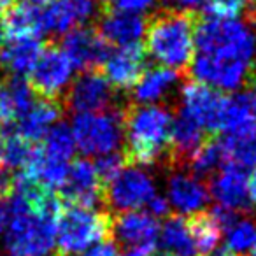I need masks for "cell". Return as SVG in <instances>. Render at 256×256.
<instances>
[{
  "label": "cell",
  "mask_w": 256,
  "mask_h": 256,
  "mask_svg": "<svg viewBox=\"0 0 256 256\" xmlns=\"http://www.w3.org/2000/svg\"><path fill=\"white\" fill-rule=\"evenodd\" d=\"M254 56H256V46H254ZM254 60H256V58H254ZM252 70H254V72H256V67H254V68H252Z\"/></svg>",
  "instance_id": "c3c4849f"
},
{
  "label": "cell",
  "mask_w": 256,
  "mask_h": 256,
  "mask_svg": "<svg viewBox=\"0 0 256 256\" xmlns=\"http://www.w3.org/2000/svg\"><path fill=\"white\" fill-rule=\"evenodd\" d=\"M102 67L104 78L114 90H134L146 72V50L139 42L118 48L116 51H109Z\"/></svg>",
  "instance_id": "9a60e30c"
},
{
  "label": "cell",
  "mask_w": 256,
  "mask_h": 256,
  "mask_svg": "<svg viewBox=\"0 0 256 256\" xmlns=\"http://www.w3.org/2000/svg\"><path fill=\"white\" fill-rule=\"evenodd\" d=\"M72 134L76 139V148H79L88 156L116 153L123 142L121 107L102 112L76 114Z\"/></svg>",
  "instance_id": "8992f818"
},
{
  "label": "cell",
  "mask_w": 256,
  "mask_h": 256,
  "mask_svg": "<svg viewBox=\"0 0 256 256\" xmlns=\"http://www.w3.org/2000/svg\"><path fill=\"white\" fill-rule=\"evenodd\" d=\"M25 2H28V4H32V6H42V4L51 2V0H25Z\"/></svg>",
  "instance_id": "f6af8a7d"
},
{
  "label": "cell",
  "mask_w": 256,
  "mask_h": 256,
  "mask_svg": "<svg viewBox=\"0 0 256 256\" xmlns=\"http://www.w3.org/2000/svg\"><path fill=\"white\" fill-rule=\"evenodd\" d=\"M6 37H8V34H6L4 20H2V16H0V46H2V42L6 40Z\"/></svg>",
  "instance_id": "7bdbcfd3"
},
{
  "label": "cell",
  "mask_w": 256,
  "mask_h": 256,
  "mask_svg": "<svg viewBox=\"0 0 256 256\" xmlns=\"http://www.w3.org/2000/svg\"><path fill=\"white\" fill-rule=\"evenodd\" d=\"M42 48L36 37H9L0 46V65L8 72L22 78L34 68Z\"/></svg>",
  "instance_id": "44dd1931"
},
{
  "label": "cell",
  "mask_w": 256,
  "mask_h": 256,
  "mask_svg": "<svg viewBox=\"0 0 256 256\" xmlns=\"http://www.w3.org/2000/svg\"><path fill=\"white\" fill-rule=\"evenodd\" d=\"M156 2L158 0H109L106 4L109 6L110 9H114V11L142 16L144 12L153 9L154 6H156Z\"/></svg>",
  "instance_id": "d6a6232c"
},
{
  "label": "cell",
  "mask_w": 256,
  "mask_h": 256,
  "mask_svg": "<svg viewBox=\"0 0 256 256\" xmlns=\"http://www.w3.org/2000/svg\"><path fill=\"white\" fill-rule=\"evenodd\" d=\"M6 34L9 37H36L39 39L44 32L42 11L28 2H14L6 9L4 16Z\"/></svg>",
  "instance_id": "603a6c76"
},
{
  "label": "cell",
  "mask_w": 256,
  "mask_h": 256,
  "mask_svg": "<svg viewBox=\"0 0 256 256\" xmlns=\"http://www.w3.org/2000/svg\"><path fill=\"white\" fill-rule=\"evenodd\" d=\"M179 82V72L165 67H153L146 70L140 81L134 86V104L151 106L158 104L172 93Z\"/></svg>",
  "instance_id": "7402d4cb"
},
{
  "label": "cell",
  "mask_w": 256,
  "mask_h": 256,
  "mask_svg": "<svg viewBox=\"0 0 256 256\" xmlns=\"http://www.w3.org/2000/svg\"><path fill=\"white\" fill-rule=\"evenodd\" d=\"M248 195L249 204H252V207L256 209V168L251 174V178H248Z\"/></svg>",
  "instance_id": "ab89813d"
},
{
  "label": "cell",
  "mask_w": 256,
  "mask_h": 256,
  "mask_svg": "<svg viewBox=\"0 0 256 256\" xmlns=\"http://www.w3.org/2000/svg\"><path fill=\"white\" fill-rule=\"evenodd\" d=\"M0 164H2V136H0Z\"/></svg>",
  "instance_id": "bcb514c9"
},
{
  "label": "cell",
  "mask_w": 256,
  "mask_h": 256,
  "mask_svg": "<svg viewBox=\"0 0 256 256\" xmlns=\"http://www.w3.org/2000/svg\"><path fill=\"white\" fill-rule=\"evenodd\" d=\"M11 223L6 234V249L11 256H48L54 249L56 218L36 214L20 196H12Z\"/></svg>",
  "instance_id": "3957f363"
},
{
  "label": "cell",
  "mask_w": 256,
  "mask_h": 256,
  "mask_svg": "<svg viewBox=\"0 0 256 256\" xmlns=\"http://www.w3.org/2000/svg\"><path fill=\"white\" fill-rule=\"evenodd\" d=\"M81 256H118V248L114 240L106 238V240L96 242L92 248H88Z\"/></svg>",
  "instance_id": "e575fe53"
},
{
  "label": "cell",
  "mask_w": 256,
  "mask_h": 256,
  "mask_svg": "<svg viewBox=\"0 0 256 256\" xmlns=\"http://www.w3.org/2000/svg\"><path fill=\"white\" fill-rule=\"evenodd\" d=\"M123 167H126L123 153H109L104 154V156H98V160L95 164V170L98 174V179L104 184V188L120 174Z\"/></svg>",
  "instance_id": "4dcf8cb0"
},
{
  "label": "cell",
  "mask_w": 256,
  "mask_h": 256,
  "mask_svg": "<svg viewBox=\"0 0 256 256\" xmlns=\"http://www.w3.org/2000/svg\"><path fill=\"white\" fill-rule=\"evenodd\" d=\"M64 114V106L56 100H37L30 106V109L25 114L18 118L16 121V134L30 142L44 139L50 128L58 123V120Z\"/></svg>",
  "instance_id": "ffe728a7"
},
{
  "label": "cell",
  "mask_w": 256,
  "mask_h": 256,
  "mask_svg": "<svg viewBox=\"0 0 256 256\" xmlns=\"http://www.w3.org/2000/svg\"><path fill=\"white\" fill-rule=\"evenodd\" d=\"M110 218L106 210L68 206L56 221V256H79L98 240L110 238Z\"/></svg>",
  "instance_id": "277c9868"
},
{
  "label": "cell",
  "mask_w": 256,
  "mask_h": 256,
  "mask_svg": "<svg viewBox=\"0 0 256 256\" xmlns=\"http://www.w3.org/2000/svg\"><path fill=\"white\" fill-rule=\"evenodd\" d=\"M39 148L30 140L23 139L20 134L11 132L2 137V162L8 168H22L25 170L37 154Z\"/></svg>",
  "instance_id": "83f0119b"
},
{
  "label": "cell",
  "mask_w": 256,
  "mask_h": 256,
  "mask_svg": "<svg viewBox=\"0 0 256 256\" xmlns=\"http://www.w3.org/2000/svg\"><path fill=\"white\" fill-rule=\"evenodd\" d=\"M246 16L251 22L256 23V0H248V9H246Z\"/></svg>",
  "instance_id": "60d3db41"
},
{
  "label": "cell",
  "mask_w": 256,
  "mask_h": 256,
  "mask_svg": "<svg viewBox=\"0 0 256 256\" xmlns=\"http://www.w3.org/2000/svg\"><path fill=\"white\" fill-rule=\"evenodd\" d=\"M186 220V226L190 230L195 248L198 252L209 254L210 251H214L221 238V226L218 224V221L214 220V216L206 210H198L195 214H190Z\"/></svg>",
  "instance_id": "484cf974"
},
{
  "label": "cell",
  "mask_w": 256,
  "mask_h": 256,
  "mask_svg": "<svg viewBox=\"0 0 256 256\" xmlns=\"http://www.w3.org/2000/svg\"><path fill=\"white\" fill-rule=\"evenodd\" d=\"M248 0H206L204 12L212 20H235L246 14Z\"/></svg>",
  "instance_id": "f546056e"
},
{
  "label": "cell",
  "mask_w": 256,
  "mask_h": 256,
  "mask_svg": "<svg viewBox=\"0 0 256 256\" xmlns=\"http://www.w3.org/2000/svg\"><path fill=\"white\" fill-rule=\"evenodd\" d=\"M160 228L153 216L142 210L114 212L110 218V240L136 256H154Z\"/></svg>",
  "instance_id": "ba28073f"
},
{
  "label": "cell",
  "mask_w": 256,
  "mask_h": 256,
  "mask_svg": "<svg viewBox=\"0 0 256 256\" xmlns=\"http://www.w3.org/2000/svg\"><path fill=\"white\" fill-rule=\"evenodd\" d=\"M156 195L154 181L146 170L130 165L123 167L121 172L104 188V202L114 212H126L144 207Z\"/></svg>",
  "instance_id": "30bf717a"
},
{
  "label": "cell",
  "mask_w": 256,
  "mask_h": 256,
  "mask_svg": "<svg viewBox=\"0 0 256 256\" xmlns=\"http://www.w3.org/2000/svg\"><path fill=\"white\" fill-rule=\"evenodd\" d=\"M209 190L202 179L186 170H174L167 182V200L181 214H195L209 202Z\"/></svg>",
  "instance_id": "d6986e66"
},
{
  "label": "cell",
  "mask_w": 256,
  "mask_h": 256,
  "mask_svg": "<svg viewBox=\"0 0 256 256\" xmlns=\"http://www.w3.org/2000/svg\"><path fill=\"white\" fill-rule=\"evenodd\" d=\"M254 36L238 20L198 18L195 25V48L202 54L235 58L251 64L254 58Z\"/></svg>",
  "instance_id": "5b68a950"
},
{
  "label": "cell",
  "mask_w": 256,
  "mask_h": 256,
  "mask_svg": "<svg viewBox=\"0 0 256 256\" xmlns=\"http://www.w3.org/2000/svg\"><path fill=\"white\" fill-rule=\"evenodd\" d=\"M249 65L251 64L235 60V58H221L198 53L193 58L188 72H192L193 81L207 84L218 92L221 90L235 92L244 82H248L249 74H251Z\"/></svg>",
  "instance_id": "8fae6325"
},
{
  "label": "cell",
  "mask_w": 256,
  "mask_h": 256,
  "mask_svg": "<svg viewBox=\"0 0 256 256\" xmlns=\"http://www.w3.org/2000/svg\"><path fill=\"white\" fill-rule=\"evenodd\" d=\"M224 165H226V154H224L221 139H216V136H209L202 142V146L195 151V154L190 158L186 168H190L192 174L200 179L212 176L216 170H221Z\"/></svg>",
  "instance_id": "d4e9b609"
},
{
  "label": "cell",
  "mask_w": 256,
  "mask_h": 256,
  "mask_svg": "<svg viewBox=\"0 0 256 256\" xmlns=\"http://www.w3.org/2000/svg\"><path fill=\"white\" fill-rule=\"evenodd\" d=\"M158 240L164 256H195L198 252L186 226V220L179 214L167 218L158 234Z\"/></svg>",
  "instance_id": "cb8c5ba5"
},
{
  "label": "cell",
  "mask_w": 256,
  "mask_h": 256,
  "mask_svg": "<svg viewBox=\"0 0 256 256\" xmlns=\"http://www.w3.org/2000/svg\"><path fill=\"white\" fill-rule=\"evenodd\" d=\"M72 70L74 67L64 50L58 44H46L30 70V86L40 98L60 102L70 84Z\"/></svg>",
  "instance_id": "9c48e42d"
},
{
  "label": "cell",
  "mask_w": 256,
  "mask_h": 256,
  "mask_svg": "<svg viewBox=\"0 0 256 256\" xmlns=\"http://www.w3.org/2000/svg\"><path fill=\"white\" fill-rule=\"evenodd\" d=\"M14 190V176L9 172L8 167L0 165V200L8 198Z\"/></svg>",
  "instance_id": "d590c367"
},
{
  "label": "cell",
  "mask_w": 256,
  "mask_h": 256,
  "mask_svg": "<svg viewBox=\"0 0 256 256\" xmlns=\"http://www.w3.org/2000/svg\"><path fill=\"white\" fill-rule=\"evenodd\" d=\"M107 2H109V0H107Z\"/></svg>",
  "instance_id": "f907efd6"
},
{
  "label": "cell",
  "mask_w": 256,
  "mask_h": 256,
  "mask_svg": "<svg viewBox=\"0 0 256 256\" xmlns=\"http://www.w3.org/2000/svg\"><path fill=\"white\" fill-rule=\"evenodd\" d=\"M116 93L100 70H86L78 76L65 93V107L78 114L109 110Z\"/></svg>",
  "instance_id": "7c38bea8"
},
{
  "label": "cell",
  "mask_w": 256,
  "mask_h": 256,
  "mask_svg": "<svg viewBox=\"0 0 256 256\" xmlns=\"http://www.w3.org/2000/svg\"><path fill=\"white\" fill-rule=\"evenodd\" d=\"M62 50L78 70H98L109 54V44L100 37L95 28L79 26L65 34Z\"/></svg>",
  "instance_id": "5bb4252c"
},
{
  "label": "cell",
  "mask_w": 256,
  "mask_h": 256,
  "mask_svg": "<svg viewBox=\"0 0 256 256\" xmlns=\"http://www.w3.org/2000/svg\"><path fill=\"white\" fill-rule=\"evenodd\" d=\"M252 256H256V252H254V254H252Z\"/></svg>",
  "instance_id": "681fc988"
},
{
  "label": "cell",
  "mask_w": 256,
  "mask_h": 256,
  "mask_svg": "<svg viewBox=\"0 0 256 256\" xmlns=\"http://www.w3.org/2000/svg\"><path fill=\"white\" fill-rule=\"evenodd\" d=\"M9 223H11V204L8 198L0 200V238L6 237Z\"/></svg>",
  "instance_id": "8d00e7d4"
},
{
  "label": "cell",
  "mask_w": 256,
  "mask_h": 256,
  "mask_svg": "<svg viewBox=\"0 0 256 256\" xmlns=\"http://www.w3.org/2000/svg\"><path fill=\"white\" fill-rule=\"evenodd\" d=\"M20 116H22V110L12 95L8 79H6L4 82H0V124L6 126V124L16 123Z\"/></svg>",
  "instance_id": "1f68e13d"
},
{
  "label": "cell",
  "mask_w": 256,
  "mask_h": 256,
  "mask_svg": "<svg viewBox=\"0 0 256 256\" xmlns=\"http://www.w3.org/2000/svg\"><path fill=\"white\" fill-rule=\"evenodd\" d=\"M123 256H136V254H132V252H124Z\"/></svg>",
  "instance_id": "7dc6e473"
},
{
  "label": "cell",
  "mask_w": 256,
  "mask_h": 256,
  "mask_svg": "<svg viewBox=\"0 0 256 256\" xmlns=\"http://www.w3.org/2000/svg\"><path fill=\"white\" fill-rule=\"evenodd\" d=\"M98 18L100 22L96 32L107 44H112L118 48L137 44L146 32V20L142 16L114 11L106 2L102 4V11H100Z\"/></svg>",
  "instance_id": "e0dca14e"
},
{
  "label": "cell",
  "mask_w": 256,
  "mask_h": 256,
  "mask_svg": "<svg viewBox=\"0 0 256 256\" xmlns=\"http://www.w3.org/2000/svg\"><path fill=\"white\" fill-rule=\"evenodd\" d=\"M176 6V9H182V11H193L198 6L206 4V0H170Z\"/></svg>",
  "instance_id": "f35d334b"
},
{
  "label": "cell",
  "mask_w": 256,
  "mask_h": 256,
  "mask_svg": "<svg viewBox=\"0 0 256 256\" xmlns=\"http://www.w3.org/2000/svg\"><path fill=\"white\" fill-rule=\"evenodd\" d=\"M162 256H164V254H162Z\"/></svg>",
  "instance_id": "816d5d0a"
},
{
  "label": "cell",
  "mask_w": 256,
  "mask_h": 256,
  "mask_svg": "<svg viewBox=\"0 0 256 256\" xmlns=\"http://www.w3.org/2000/svg\"><path fill=\"white\" fill-rule=\"evenodd\" d=\"M209 195L218 200V206L228 210H248L249 195H248V176L244 168L234 164H226L210 182Z\"/></svg>",
  "instance_id": "ac0fdd59"
},
{
  "label": "cell",
  "mask_w": 256,
  "mask_h": 256,
  "mask_svg": "<svg viewBox=\"0 0 256 256\" xmlns=\"http://www.w3.org/2000/svg\"><path fill=\"white\" fill-rule=\"evenodd\" d=\"M146 207H148V214L153 216L154 220H156V218L170 216V204H168V200L165 198V196L158 195V193L146 204Z\"/></svg>",
  "instance_id": "836d02e7"
},
{
  "label": "cell",
  "mask_w": 256,
  "mask_h": 256,
  "mask_svg": "<svg viewBox=\"0 0 256 256\" xmlns=\"http://www.w3.org/2000/svg\"><path fill=\"white\" fill-rule=\"evenodd\" d=\"M100 11L98 0H51L42 11L44 32L67 34L92 22Z\"/></svg>",
  "instance_id": "2e32d148"
},
{
  "label": "cell",
  "mask_w": 256,
  "mask_h": 256,
  "mask_svg": "<svg viewBox=\"0 0 256 256\" xmlns=\"http://www.w3.org/2000/svg\"><path fill=\"white\" fill-rule=\"evenodd\" d=\"M195 25L193 11L162 9L146 23L144 50L165 68L188 72L195 58Z\"/></svg>",
  "instance_id": "7a4b0ae2"
},
{
  "label": "cell",
  "mask_w": 256,
  "mask_h": 256,
  "mask_svg": "<svg viewBox=\"0 0 256 256\" xmlns=\"http://www.w3.org/2000/svg\"><path fill=\"white\" fill-rule=\"evenodd\" d=\"M206 256H237V254H234L230 249L221 248V249H214V251H210L209 254H206Z\"/></svg>",
  "instance_id": "b9f144b4"
},
{
  "label": "cell",
  "mask_w": 256,
  "mask_h": 256,
  "mask_svg": "<svg viewBox=\"0 0 256 256\" xmlns=\"http://www.w3.org/2000/svg\"><path fill=\"white\" fill-rule=\"evenodd\" d=\"M226 246L234 254L246 256L251 249L256 248V224L254 221L237 218L230 226L226 228Z\"/></svg>",
  "instance_id": "f1b7e54d"
},
{
  "label": "cell",
  "mask_w": 256,
  "mask_h": 256,
  "mask_svg": "<svg viewBox=\"0 0 256 256\" xmlns=\"http://www.w3.org/2000/svg\"><path fill=\"white\" fill-rule=\"evenodd\" d=\"M62 198L67 206L93 209L104 200V184L95 170V164L88 158H78L68 167L65 182L62 184Z\"/></svg>",
  "instance_id": "4fadbf2b"
},
{
  "label": "cell",
  "mask_w": 256,
  "mask_h": 256,
  "mask_svg": "<svg viewBox=\"0 0 256 256\" xmlns=\"http://www.w3.org/2000/svg\"><path fill=\"white\" fill-rule=\"evenodd\" d=\"M226 98L221 92L198 81H186L181 88V110L196 123L207 136H216L223 130Z\"/></svg>",
  "instance_id": "52a82bcc"
},
{
  "label": "cell",
  "mask_w": 256,
  "mask_h": 256,
  "mask_svg": "<svg viewBox=\"0 0 256 256\" xmlns=\"http://www.w3.org/2000/svg\"><path fill=\"white\" fill-rule=\"evenodd\" d=\"M246 84H248V92H246L244 95H246V98H248L249 110H251L252 118L256 120V72L254 70H251Z\"/></svg>",
  "instance_id": "74e56055"
},
{
  "label": "cell",
  "mask_w": 256,
  "mask_h": 256,
  "mask_svg": "<svg viewBox=\"0 0 256 256\" xmlns=\"http://www.w3.org/2000/svg\"><path fill=\"white\" fill-rule=\"evenodd\" d=\"M40 151L54 160L68 162L76 151V139L72 128L67 123L53 124L50 128V132L44 136Z\"/></svg>",
  "instance_id": "4316f807"
},
{
  "label": "cell",
  "mask_w": 256,
  "mask_h": 256,
  "mask_svg": "<svg viewBox=\"0 0 256 256\" xmlns=\"http://www.w3.org/2000/svg\"><path fill=\"white\" fill-rule=\"evenodd\" d=\"M123 116V156L126 165H153L164 162L168 148L170 109L158 104L142 106L128 102L121 107Z\"/></svg>",
  "instance_id": "6da1fadb"
},
{
  "label": "cell",
  "mask_w": 256,
  "mask_h": 256,
  "mask_svg": "<svg viewBox=\"0 0 256 256\" xmlns=\"http://www.w3.org/2000/svg\"><path fill=\"white\" fill-rule=\"evenodd\" d=\"M14 4V0H0V11H6L8 8Z\"/></svg>",
  "instance_id": "ee69618b"
}]
</instances>
